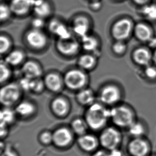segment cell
Segmentation results:
<instances>
[{
  "label": "cell",
  "instance_id": "6da1fadb",
  "mask_svg": "<svg viewBox=\"0 0 156 156\" xmlns=\"http://www.w3.org/2000/svg\"><path fill=\"white\" fill-rule=\"evenodd\" d=\"M84 119L91 129H102L110 119V110L107 109L104 104L95 102L88 107L85 113Z\"/></svg>",
  "mask_w": 156,
  "mask_h": 156
},
{
  "label": "cell",
  "instance_id": "7a4b0ae2",
  "mask_svg": "<svg viewBox=\"0 0 156 156\" xmlns=\"http://www.w3.org/2000/svg\"><path fill=\"white\" fill-rule=\"evenodd\" d=\"M65 86L73 91H80L85 88L89 78L84 70L73 69L66 73L63 77Z\"/></svg>",
  "mask_w": 156,
  "mask_h": 156
},
{
  "label": "cell",
  "instance_id": "3957f363",
  "mask_svg": "<svg viewBox=\"0 0 156 156\" xmlns=\"http://www.w3.org/2000/svg\"><path fill=\"white\" fill-rule=\"evenodd\" d=\"M23 91L18 83H11L4 85L0 91V101L2 105L11 107L19 102Z\"/></svg>",
  "mask_w": 156,
  "mask_h": 156
},
{
  "label": "cell",
  "instance_id": "277c9868",
  "mask_svg": "<svg viewBox=\"0 0 156 156\" xmlns=\"http://www.w3.org/2000/svg\"><path fill=\"white\" fill-rule=\"evenodd\" d=\"M110 110V119L116 126L129 127L134 122L133 113L128 108L118 106Z\"/></svg>",
  "mask_w": 156,
  "mask_h": 156
},
{
  "label": "cell",
  "instance_id": "5b68a950",
  "mask_svg": "<svg viewBox=\"0 0 156 156\" xmlns=\"http://www.w3.org/2000/svg\"><path fill=\"white\" fill-rule=\"evenodd\" d=\"M134 30L133 23L131 20L122 18L119 19L112 26L111 33L112 36L116 41H124L130 36Z\"/></svg>",
  "mask_w": 156,
  "mask_h": 156
},
{
  "label": "cell",
  "instance_id": "8992f818",
  "mask_svg": "<svg viewBox=\"0 0 156 156\" xmlns=\"http://www.w3.org/2000/svg\"><path fill=\"white\" fill-rule=\"evenodd\" d=\"M25 39L28 45L32 49L39 50L47 47L48 38L42 30L31 28L27 30L25 35Z\"/></svg>",
  "mask_w": 156,
  "mask_h": 156
},
{
  "label": "cell",
  "instance_id": "52a82bcc",
  "mask_svg": "<svg viewBox=\"0 0 156 156\" xmlns=\"http://www.w3.org/2000/svg\"><path fill=\"white\" fill-rule=\"evenodd\" d=\"M120 140L119 131L111 127L104 129L99 137L100 144L104 148L110 150L116 149L120 143Z\"/></svg>",
  "mask_w": 156,
  "mask_h": 156
},
{
  "label": "cell",
  "instance_id": "ba28073f",
  "mask_svg": "<svg viewBox=\"0 0 156 156\" xmlns=\"http://www.w3.org/2000/svg\"><path fill=\"white\" fill-rule=\"evenodd\" d=\"M56 49L60 54L65 56L72 57L76 55L81 48L80 43L74 37L58 39L55 44Z\"/></svg>",
  "mask_w": 156,
  "mask_h": 156
},
{
  "label": "cell",
  "instance_id": "9c48e42d",
  "mask_svg": "<svg viewBox=\"0 0 156 156\" xmlns=\"http://www.w3.org/2000/svg\"><path fill=\"white\" fill-rule=\"evenodd\" d=\"M91 28L90 19L87 16L84 15H77L73 19V32L80 38L89 35Z\"/></svg>",
  "mask_w": 156,
  "mask_h": 156
},
{
  "label": "cell",
  "instance_id": "30bf717a",
  "mask_svg": "<svg viewBox=\"0 0 156 156\" xmlns=\"http://www.w3.org/2000/svg\"><path fill=\"white\" fill-rule=\"evenodd\" d=\"M121 94L117 87L108 85L102 88L99 94L100 101L105 105H113L120 99Z\"/></svg>",
  "mask_w": 156,
  "mask_h": 156
},
{
  "label": "cell",
  "instance_id": "8fae6325",
  "mask_svg": "<svg viewBox=\"0 0 156 156\" xmlns=\"http://www.w3.org/2000/svg\"><path fill=\"white\" fill-rule=\"evenodd\" d=\"M74 134L71 129L60 127L53 133V143L59 148H66L72 144Z\"/></svg>",
  "mask_w": 156,
  "mask_h": 156
},
{
  "label": "cell",
  "instance_id": "7c38bea8",
  "mask_svg": "<svg viewBox=\"0 0 156 156\" xmlns=\"http://www.w3.org/2000/svg\"><path fill=\"white\" fill-rule=\"evenodd\" d=\"M13 15L18 17H24L33 10V0H11L9 3Z\"/></svg>",
  "mask_w": 156,
  "mask_h": 156
},
{
  "label": "cell",
  "instance_id": "4fadbf2b",
  "mask_svg": "<svg viewBox=\"0 0 156 156\" xmlns=\"http://www.w3.org/2000/svg\"><path fill=\"white\" fill-rule=\"evenodd\" d=\"M48 29L58 39H66L72 37V33L67 26L58 19L51 20L49 22Z\"/></svg>",
  "mask_w": 156,
  "mask_h": 156
},
{
  "label": "cell",
  "instance_id": "5bb4252c",
  "mask_svg": "<svg viewBox=\"0 0 156 156\" xmlns=\"http://www.w3.org/2000/svg\"><path fill=\"white\" fill-rule=\"evenodd\" d=\"M51 109L55 116L63 118L69 113L70 105L67 100L64 98L57 97L51 102Z\"/></svg>",
  "mask_w": 156,
  "mask_h": 156
},
{
  "label": "cell",
  "instance_id": "9a60e30c",
  "mask_svg": "<svg viewBox=\"0 0 156 156\" xmlns=\"http://www.w3.org/2000/svg\"><path fill=\"white\" fill-rule=\"evenodd\" d=\"M21 72L23 76L33 80L41 78L43 69L41 66L35 61L28 60L23 64Z\"/></svg>",
  "mask_w": 156,
  "mask_h": 156
},
{
  "label": "cell",
  "instance_id": "2e32d148",
  "mask_svg": "<svg viewBox=\"0 0 156 156\" xmlns=\"http://www.w3.org/2000/svg\"><path fill=\"white\" fill-rule=\"evenodd\" d=\"M43 80L45 88L54 93L61 91L65 85L63 78L59 74L55 73H51L46 75Z\"/></svg>",
  "mask_w": 156,
  "mask_h": 156
},
{
  "label": "cell",
  "instance_id": "e0dca14e",
  "mask_svg": "<svg viewBox=\"0 0 156 156\" xmlns=\"http://www.w3.org/2000/svg\"><path fill=\"white\" fill-rule=\"evenodd\" d=\"M99 143V139L95 136L87 133L79 136L78 139V145L82 150L87 152L94 151Z\"/></svg>",
  "mask_w": 156,
  "mask_h": 156
},
{
  "label": "cell",
  "instance_id": "ac0fdd59",
  "mask_svg": "<svg viewBox=\"0 0 156 156\" xmlns=\"http://www.w3.org/2000/svg\"><path fill=\"white\" fill-rule=\"evenodd\" d=\"M17 115L23 118H27L33 116L36 112V108L33 103L29 101L19 102L15 109Z\"/></svg>",
  "mask_w": 156,
  "mask_h": 156
},
{
  "label": "cell",
  "instance_id": "d6986e66",
  "mask_svg": "<svg viewBox=\"0 0 156 156\" xmlns=\"http://www.w3.org/2000/svg\"><path fill=\"white\" fill-rule=\"evenodd\" d=\"M76 100L80 105L88 107L95 103V94L91 89H82L78 91L76 94Z\"/></svg>",
  "mask_w": 156,
  "mask_h": 156
},
{
  "label": "cell",
  "instance_id": "ffe728a7",
  "mask_svg": "<svg viewBox=\"0 0 156 156\" xmlns=\"http://www.w3.org/2000/svg\"><path fill=\"white\" fill-rule=\"evenodd\" d=\"M80 45L81 48L84 50L90 53L96 54L99 52V41L95 36L89 34L80 38Z\"/></svg>",
  "mask_w": 156,
  "mask_h": 156
},
{
  "label": "cell",
  "instance_id": "44dd1931",
  "mask_svg": "<svg viewBox=\"0 0 156 156\" xmlns=\"http://www.w3.org/2000/svg\"><path fill=\"white\" fill-rule=\"evenodd\" d=\"M97 56L94 54L86 53L80 57L77 63L80 69L87 71L94 69L97 64Z\"/></svg>",
  "mask_w": 156,
  "mask_h": 156
},
{
  "label": "cell",
  "instance_id": "7402d4cb",
  "mask_svg": "<svg viewBox=\"0 0 156 156\" xmlns=\"http://www.w3.org/2000/svg\"><path fill=\"white\" fill-rule=\"evenodd\" d=\"M33 11L35 16L45 19L52 14V6L48 0H43L40 4L34 6Z\"/></svg>",
  "mask_w": 156,
  "mask_h": 156
},
{
  "label": "cell",
  "instance_id": "603a6c76",
  "mask_svg": "<svg viewBox=\"0 0 156 156\" xmlns=\"http://www.w3.org/2000/svg\"><path fill=\"white\" fill-rule=\"evenodd\" d=\"M134 31L137 38L141 41L149 42L152 38L150 27L144 23H138L134 27Z\"/></svg>",
  "mask_w": 156,
  "mask_h": 156
},
{
  "label": "cell",
  "instance_id": "cb8c5ba5",
  "mask_svg": "<svg viewBox=\"0 0 156 156\" xmlns=\"http://www.w3.org/2000/svg\"><path fill=\"white\" fill-rule=\"evenodd\" d=\"M129 150L134 156H144L148 152V146L143 140L136 139L130 144Z\"/></svg>",
  "mask_w": 156,
  "mask_h": 156
},
{
  "label": "cell",
  "instance_id": "d4e9b609",
  "mask_svg": "<svg viewBox=\"0 0 156 156\" xmlns=\"http://www.w3.org/2000/svg\"><path fill=\"white\" fill-rule=\"evenodd\" d=\"M25 59V54L20 50H13L6 54L4 60L10 66H17L21 65Z\"/></svg>",
  "mask_w": 156,
  "mask_h": 156
},
{
  "label": "cell",
  "instance_id": "484cf974",
  "mask_svg": "<svg viewBox=\"0 0 156 156\" xmlns=\"http://www.w3.org/2000/svg\"><path fill=\"white\" fill-rule=\"evenodd\" d=\"M16 116L17 114L15 109L13 110L11 107H4L0 113V125L9 126L15 122Z\"/></svg>",
  "mask_w": 156,
  "mask_h": 156
},
{
  "label": "cell",
  "instance_id": "4316f807",
  "mask_svg": "<svg viewBox=\"0 0 156 156\" xmlns=\"http://www.w3.org/2000/svg\"><path fill=\"white\" fill-rule=\"evenodd\" d=\"M133 58L140 65L147 66L151 61V55L147 49L139 48L134 52Z\"/></svg>",
  "mask_w": 156,
  "mask_h": 156
},
{
  "label": "cell",
  "instance_id": "83f0119b",
  "mask_svg": "<svg viewBox=\"0 0 156 156\" xmlns=\"http://www.w3.org/2000/svg\"><path fill=\"white\" fill-rule=\"evenodd\" d=\"M71 129L73 133L79 136L84 135L87 133L89 127L84 118H76L73 120L71 123Z\"/></svg>",
  "mask_w": 156,
  "mask_h": 156
},
{
  "label": "cell",
  "instance_id": "f1b7e54d",
  "mask_svg": "<svg viewBox=\"0 0 156 156\" xmlns=\"http://www.w3.org/2000/svg\"><path fill=\"white\" fill-rule=\"evenodd\" d=\"M10 66L4 61H1L0 64V82L1 84L5 83L10 78L12 72L11 70Z\"/></svg>",
  "mask_w": 156,
  "mask_h": 156
},
{
  "label": "cell",
  "instance_id": "f546056e",
  "mask_svg": "<svg viewBox=\"0 0 156 156\" xmlns=\"http://www.w3.org/2000/svg\"><path fill=\"white\" fill-rule=\"evenodd\" d=\"M13 15L9 4L1 2L0 5V20L1 23H5L10 19Z\"/></svg>",
  "mask_w": 156,
  "mask_h": 156
},
{
  "label": "cell",
  "instance_id": "4dcf8cb0",
  "mask_svg": "<svg viewBox=\"0 0 156 156\" xmlns=\"http://www.w3.org/2000/svg\"><path fill=\"white\" fill-rule=\"evenodd\" d=\"M142 14L150 20H156V4H146L142 9Z\"/></svg>",
  "mask_w": 156,
  "mask_h": 156
},
{
  "label": "cell",
  "instance_id": "1f68e13d",
  "mask_svg": "<svg viewBox=\"0 0 156 156\" xmlns=\"http://www.w3.org/2000/svg\"><path fill=\"white\" fill-rule=\"evenodd\" d=\"M11 47V41L8 36L1 35L0 37V53L4 55L8 53L9 50Z\"/></svg>",
  "mask_w": 156,
  "mask_h": 156
},
{
  "label": "cell",
  "instance_id": "d6a6232c",
  "mask_svg": "<svg viewBox=\"0 0 156 156\" xmlns=\"http://www.w3.org/2000/svg\"><path fill=\"white\" fill-rule=\"evenodd\" d=\"M45 88V86L44 80L43 79L38 78L32 80L30 92H33L36 94H39L43 92Z\"/></svg>",
  "mask_w": 156,
  "mask_h": 156
},
{
  "label": "cell",
  "instance_id": "836d02e7",
  "mask_svg": "<svg viewBox=\"0 0 156 156\" xmlns=\"http://www.w3.org/2000/svg\"><path fill=\"white\" fill-rule=\"evenodd\" d=\"M129 132L131 135L135 137H138L144 134V129L141 124L134 122L129 127Z\"/></svg>",
  "mask_w": 156,
  "mask_h": 156
},
{
  "label": "cell",
  "instance_id": "e575fe53",
  "mask_svg": "<svg viewBox=\"0 0 156 156\" xmlns=\"http://www.w3.org/2000/svg\"><path fill=\"white\" fill-rule=\"evenodd\" d=\"M126 45L122 41H116L112 46V50L116 55H122L126 50Z\"/></svg>",
  "mask_w": 156,
  "mask_h": 156
},
{
  "label": "cell",
  "instance_id": "d590c367",
  "mask_svg": "<svg viewBox=\"0 0 156 156\" xmlns=\"http://www.w3.org/2000/svg\"><path fill=\"white\" fill-rule=\"evenodd\" d=\"M32 79L28 78L23 76L19 80L18 84L21 88V90L26 92H30L31 90V85H32Z\"/></svg>",
  "mask_w": 156,
  "mask_h": 156
},
{
  "label": "cell",
  "instance_id": "8d00e7d4",
  "mask_svg": "<svg viewBox=\"0 0 156 156\" xmlns=\"http://www.w3.org/2000/svg\"><path fill=\"white\" fill-rule=\"evenodd\" d=\"M41 142L45 145H49L53 143V133L49 131L43 132L40 135Z\"/></svg>",
  "mask_w": 156,
  "mask_h": 156
},
{
  "label": "cell",
  "instance_id": "74e56055",
  "mask_svg": "<svg viewBox=\"0 0 156 156\" xmlns=\"http://www.w3.org/2000/svg\"><path fill=\"white\" fill-rule=\"evenodd\" d=\"M45 25V19L42 18L41 17H36L32 19L31 21V26L32 28L36 29V30H42Z\"/></svg>",
  "mask_w": 156,
  "mask_h": 156
},
{
  "label": "cell",
  "instance_id": "f35d334b",
  "mask_svg": "<svg viewBox=\"0 0 156 156\" xmlns=\"http://www.w3.org/2000/svg\"><path fill=\"white\" fill-rule=\"evenodd\" d=\"M144 72L145 75L148 78L150 79H154L156 78V68L154 67L147 66Z\"/></svg>",
  "mask_w": 156,
  "mask_h": 156
},
{
  "label": "cell",
  "instance_id": "ab89813d",
  "mask_svg": "<svg viewBox=\"0 0 156 156\" xmlns=\"http://www.w3.org/2000/svg\"><path fill=\"white\" fill-rule=\"evenodd\" d=\"M102 6V4L101 1L90 2L89 4V8L91 9V10L94 12L99 11L101 9Z\"/></svg>",
  "mask_w": 156,
  "mask_h": 156
},
{
  "label": "cell",
  "instance_id": "60d3db41",
  "mask_svg": "<svg viewBox=\"0 0 156 156\" xmlns=\"http://www.w3.org/2000/svg\"><path fill=\"white\" fill-rule=\"evenodd\" d=\"M1 156H18L16 151L12 150L10 148L5 149L3 152L1 154Z\"/></svg>",
  "mask_w": 156,
  "mask_h": 156
},
{
  "label": "cell",
  "instance_id": "b9f144b4",
  "mask_svg": "<svg viewBox=\"0 0 156 156\" xmlns=\"http://www.w3.org/2000/svg\"><path fill=\"white\" fill-rule=\"evenodd\" d=\"M109 156H123V154L120 150H118L116 148L110 150V152L109 154Z\"/></svg>",
  "mask_w": 156,
  "mask_h": 156
},
{
  "label": "cell",
  "instance_id": "7bdbcfd3",
  "mask_svg": "<svg viewBox=\"0 0 156 156\" xmlns=\"http://www.w3.org/2000/svg\"><path fill=\"white\" fill-rule=\"evenodd\" d=\"M8 126H6L1 125V137H5L8 134Z\"/></svg>",
  "mask_w": 156,
  "mask_h": 156
},
{
  "label": "cell",
  "instance_id": "ee69618b",
  "mask_svg": "<svg viewBox=\"0 0 156 156\" xmlns=\"http://www.w3.org/2000/svg\"><path fill=\"white\" fill-rule=\"evenodd\" d=\"M93 156H109V154L102 150H99L95 152Z\"/></svg>",
  "mask_w": 156,
  "mask_h": 156
},
{
  "label": "cell",
  "instance_id": "f6af8a7d",
  "mask_svg": "<svg viewBox=\"0 0 156 156\" xmlns=\"http://www.w3.org/2000/svg\"><path fill=\"white\" fill-rule=\"evenodd\" d=\"M133 2L138 5H146L149 0H132Z\"/></svg>",
  "mask_w": 156,
  "mask_h": 156
},
{
  "label": "cell",
  "instance_id": "bcb514c9",
  "mask_svg": "<svg viewBox=\"0 0 156 156\" xmlns=\"http://www.w3.org/2000/svg\"><path fill=\"white\" fill-rule=\"evenodd\" d=\"M149 45H150V47H156V38H153L152 37L151 40H150L149 42Z\"/></svg>",
  "mask_w": 156,
  "mask_h": 156
},
{
  "label": "cell",
  "instance_id": "7dc6e473",
  "mask_svg": "<svg viewBox=\"0 0 156 156\" xmlns=\"http://www.w3.org/2000/svg\"><path fill=\"white\" fill-rule=\"evenodd\" d=\"M153 59H154V63L156 64V51H154V54Z\"/></svg>",
  "mask_w": 156,
  "mask_h": 156
},
{
  "label": "cell",
  "instance_id": "c3c4849f",
  "mask_svg": "<svg viewBox=\"0 0 156 156\" xmlns=\"http://www.w3.org/2000/svg\"><path fill=\"white\" fill-rule=\"evenodd\" d=\"M89 2H93V1H101V0H88Z\"/></svg>",
  "mask_w": 156,
  "mask_h": 156
},
{
  "label": "cell",
  "instance_id": "681fc988",
  "mask_svg": "<svg viewBox=\"0 0 156 156\" xmlns=\"http://www.w3.org/2000/svg\"><path fill=\"white\" fill-rule=\"evenodd\" d=\"M114 1H122V0H114Z\"/></svg>",
  "mask_w": 156,
  "mask_h": 156
},
{
  "label": "cell",
  "instance_id": "f907efd6",
  "mask_svg": "<svg viewBox=\"0 0 156 156\" xmlns=\"http://www.w3.org/2000/svg\"><path fill=\"white\" fill-rule=\"evenodd\" d=\"M1 1H2V0H1Z\"/></svg>",
  "mask_w": 156,
  "mask_h": 156
}]
</instances>
